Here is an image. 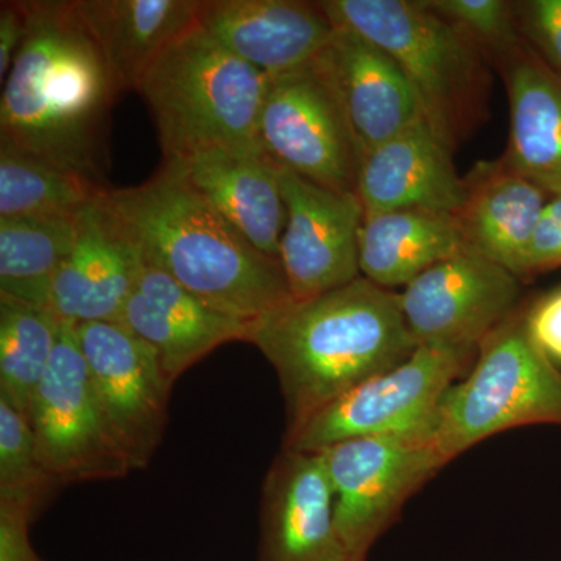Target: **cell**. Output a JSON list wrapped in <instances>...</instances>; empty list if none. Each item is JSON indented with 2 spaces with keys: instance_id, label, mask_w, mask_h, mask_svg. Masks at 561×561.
I'll use <instances>...</instances> for the list:
<instances>
[{
  "instance_id": "cell-1",
  "label": "cell",
  "mask_w": 561,
  "mask_h": 561,
  "mask_svg": "<svg viewBox=\"0 0 561 561\" xmlns=\"http://www.w3.org/2000/svg\"><path fill=\"white\" fill-rule=\"evenodd\" d=\"M28 32L0 101V146L102 183L106 119L119 84L76 2H25Z\"/></svg>"
},
{
  "instance_id": "cell-2",
  "label": "cell",
  "mask_w": 561,
  "mask_h": 561,
  "mask_svg": "<svg viewBox=\"0 0 561 561\" xmlns=\"http://www.w3.org/2000/svg\"><path fill=\"white\" fill-rule=\"evenodd\" d=\"M250 343L278 375L287 431L331 401L397 367L416 350L400 294L359 276L254 321Z\"/></svg>"
},
{
  "instance_id": "cell-3",
  "label": "cell",
  "mask_w": 561,
  "mask_h": 561,
  "mask_svg": "<svg viewBox=\"0 0 561 561\" xmlns=\"http://www.w3.org/2000/svg\"><path fill=\"white\" fill-rule=\"evenodd\" d=\"M102 198L144 262L217 311L254 323L294 300L280 261L256 249L171 165Z\"/></svg>"
},
{
  "instance_id": "cell-4",
  "label": "cell",
  "mask_w": 561,
  "mask_h": 561,
  "mask_svg": "<svg viewBox=\"0 0 561 561\" xmlns=\"http://www.w3.org/2000/svg\"><path fill=\"white\" fill-rule=\"evenodd\" d=\"M268 77L201 25L169 47L140 81L164 161L209 149H262L257 127Z\"/></svg>"
},
{
  "instance_id": "cell-5",
  "label": "cell",
  "mask_w": 561,
  "mask_h": 561,
  "mask_svg": "<svg viewBox=\"0 0 561 561\" xmlns=\"http://www.w3.org/2000/svg\"><path fill=\"white\" fill-rule=\"evenodd\" d=\"M335 28L371 41L398 62L424 116L453 150L482 121L485 57L426 0H324Z\"/></svg>"
},
{
  "instance_id": "cell-6",
  "label": "cell",
  "mask_w": 561,
  "mask_h": 561,
  "mask_svg": "<svg viewBox=\"0 0 561 561\" xmlns=\"http://www.w3.org/2000/svg\"><path fill=\"white\" fill-rule=\"evenodd\" d=\"M529 424L561 426V370L531 341L522 305L446 391L427 440L449 463L479 442Z\"/></svg>"
},
{
  "instance_id": "cell-7",
  "label": "cell",
  "mask_w": 561,
  "mask_h": 561,
  "mask_svg": "<svg viewBox=\"0 0 561 561\" xmlns=\"http://www.w3.org/2000/svg\"><path fill=\"white\" fill-rule=\"evenodd\" d=\"M476 354L420 345L397 367L373 376L286 432L283 449L320 453L368 437L427 438L438 404Z\"/></svg>"
},
{
  "instance_id": "cell-8",
  "label": "cell",
  "mask_w": 561,
  "mask_h": 561,
  "mask_svg": "<svg viewBox=\"0 0 561 561\" xmlns=\"http://www.w3.org/2000/svg\"><path fill=\"white\" fill-rule=\"evenodd\" d=\"M27 416L41 459L60 485L110 481L133 471L92 387L76 324H61L57 348Z\"/></svg>"
},
{
  "instance_id": "cell-9",
  "label": "cell",
  "mask_w": 561,
  "mask_h": 561,
  "mask_svg": "<svg viewBox=\"0 0 561 561\" xmlns=\"http://www.w3.org/2000/svg\"><path fill=\"white\" fill-rule=\"evenodd\" d=\"M257 140L279 168L327 190L357 194L360 149L313 61L268 77Z\"/></svg>"
},
{
  "instance_id": "cell-10",
  "label": "cell",
  "mask_w": 561,
  "mask_h": 561,
  "mask_svg": "<svg viewBox=\"0 0 561 561\" xmlns=\"http://www.w3.org/2000/svg\"><path fill=\"white\" fill-rule=\"evenodd\" d=\"M334 491L335 527L351 560L365 561L405 502L446 460L424 437H368L320 451Z\"/></svg>"
},
{
  "instance_id": "cell-11",
  "label": "cell",
  "mask_w": 561,
  "mask_h": 561,
  "mask_svg": "<svg viewBox=\"0 0 561 561\" xmlns=\"http://www.w3.org/2000/svg\"><path fill=\"white\" fill-rule=\"evenodd\" d=\"M400 297L416 345L478 353L522 306V279L463 245L421 273Z\"/></svg>"
},
{
  "instance_id": "cell-12",
  "label": "cell",
  "mask_w": 561,
  "mask_h": 561,
  "mask_svg": "<svg viewBox=\"0 0 561 561\" xmlns=\"http://www.w3.org/2000/svg\"><path fill=\"white\" fill-rule=\"evenodd\" d=\"M92 387L133 470H144L164 435L172 383L157 353L121 321L76 327Z\"/></svg>"
},
{
  "instance_id": "cell-13",
  "label": "cell",
  "mask_w": 561,
  "mask_h": 561,
  "mask_svg": "<svg viewBox=\"0 0 561 561\" xmlns=\"http://www.w3.org/2000/svg\"><path fill=\"white\" fill-rule=\"evenodd\" d=\"M279 181L287 208L279 261L291 298L306 300L359 278V195L327 190L283 168Z\"/></svg>"
},
{
  "instance_id": "cell-14",
  "label": "cell",
  "mask_w": 561,
  "mask_h": 561,
  "mask_svg": "<svg viewBox=\"0 0 561 561\" xmlns=\"http://www.w3.org/2000/svg\"><path fill=\"white\" fill-rule=\"evenodd\" d=\"M102 194L77 214L76 242L51 284L49 308L62 323L121 321L144 265Z\"/></svg>"
},
{
  "instance_id": "cell-15",
  "label": "cell",
  "mask_w": 561,
  "mask_h": 561,
  "mask_svg": "<svg viewBox=\"0 0 561 561\" xmlns=\"http://www.w3.org/2000/svg\"><path fill=\"white\" fill-rule=\"evenodd\" d=\"M260 561H353L321 453L283 449L262 485Z\"/></svg>"
},
{
  "instance_id": "cell-16",
  "label": "cell",
  "mask_w": 561,
  "mask_h": 561,
  "mask_svg": "<svg viewBox=\"0 0 561 561\" xmlns=\"http://www.w3.org/2000/svg\"><path fill=\"white\" fill-rule=\"evenodd\" d=\"M313 65L337 95L362 157L426 119L416 91L381 47L346 28H335Z\"/></svg>"
},
{
  "instance_id": "cell-17",
  "label": "cell",
  "mask_w": 561,
  "mask_h": 561,
  "mask_svg": "<svg viewBox=\"0 0 561 561\" xmlns=\"http://www.w3.org/2000/svg\"><path fill=\"white\" fill-rule=\"evenodd\" d=\"M121 323L157 353L172 386L210 351L230 342L250 343L253 330V323L217 311L147 262Z\"/></svg>"
},
{
  "instance_id": "cell-18",
  "label": "cell",
  "mask_w": 561,
  "mask_h": 561,
  "mask_svg": "<svg viewBox=\"0 0 561 561\" xmlns=\"http://www.w3.org/2000/svg\"><path fill=\"white\" fill-rule=\"evenodd\" d=\"M198 25L267 77L305 68L335 32L320 2L298 0H203Z\"/></svg>"
},
{
  "instance_id": "cell-19",
  "label": "cell",
  "mask_w": 561,
  "mask_h": 561,
  "mask_svg": "<svg viewBox=\"0 0 561 561\" xmlns=\"http://www.w3.org/2000/svg\"><path fill=\"white\" fill-rule=\"evenodd\" d=\"M454 150L427 119L416 121L400 135L362 157L359 195L364 216L397 209L454 214L463 205V176Z\"/></svg>"
},
{
  "instance_id": "cell-20",
  "label": "cell",
  "mask_w": 561,
  "mask_h": 561,
  "mask_svg": "<svg viewBox=\"0 0 561 561\" xmlns=\"http://www.w3.org/2000/svg\"><path fill=\"white\" fill-rule=\"evenodd\" d=\"M256 249L279 260L287 224L279 165L262 149H209L164 161Z\"/></svg>"
},
{
  "instance_id": "cell-21",
  "label": "cell",
  "mask_w": 561,
  "mask_h": 561,
  "mask_svg": "<svg viewBox=\"0 0 561 561\" xmlns=\"http://www.w3.org/2000/svg\"><path fill=\"white\" fill-rule=\"evenodd\" d=\"M463 205L454 214L465 245L524 278L535 231L552 195L504 161H483L465 176Z\"/></svg>"
},
{
  "instance_id": "cell-22",
  "label": "cell",
  "mask_w": 561,
  "mask_h": 561,
  "mask_svg": "<svg viewBox=\"0 0 561 561\" xmlns=\"http://www.w3.org/2000/svg\"><path fill=\"white\" fill-rule=\"evenodd\" d=\"M496 66L511 110L501 160L549 194L561 195V83L526 41Z\"/></svg>"
},
{
  "instance_id": "cell-23",
  "label": "cell",
  "mask_w": 561,
  "mask_h": 561,
  "mask_svg": "<svg viewBox=\"0 0 561 561\" xmlns=\"http://www.w3.org/2000/svg\"><path fill=\"white\" fill-rule=\"evenodd\" d=\"M121 91H138L153 62L198 25V0H76Z\"/></svg>"
},
{
  "instance_id": "cell-24",
  "label": "cell",
  "mask_w": 561,
  "mask_h": 561,
  "mask_svg": "<svg viewBox=\"0 0 561 561\" xmlns=\"http://www.w3.org/2000/svg\"><path fill=\"white\" fill-rule=\"evenodd\" d=\"M463 245L451 214L424 209L368 214L360 230V275L383 289L408 287Z\"/></svg>"
},
{
  "instance_id": "cell-25",
  "label": "cell",
  "mask_w": 561,
  "mask_h": 561,
  "mask_svg": "<svg viewBox=\"0 0 561 561\" xmlns=\"http://www.w3.org/2000/svg\"><path fill=\"white\" fill-rule=\"evenodd\" d=\"M76 234L77 216L0 217V297L49 308Z\"/></svg>"
},
{
  "instance_id": "cell-26",
  "label": "cell",
  "mask_w": 561,
  "mask_h": 561,
  "mask_svg": "<svg viewBox=\"0 0 561 561\" xmlns=\"http://www.w3.org/2000/svg\"><path fill=\"white\" fill-rule=\"evenodd\" d=\"M61 324L50 308L0 297V397L21 412L49 368Z\"/></svg>"
},
{
  "instance_id": "cell-27",
  "label": "cell",
  "mask_w": 561,
  "mask_h": 561,
  "mask_svg": "<svg viewBox=\"0 0 561 561\" xmlns=\"http://www.w3.org/2000/svg\"><path fill=\"white\" fill-rule=\"evenodd\" d=\"M108 187L0 146V217L77 216Z\"/></svg>"
},
{
  "instance_id": "cell-28",
  "label": "cell",
  "mask_w": 561,
  "mask_h": 561,
  "mask_svg": "<svg viewBox=\"0 0 561 561\" xmlns=\"http://www.w3.org/2000/svg\"><path fill=\"white\" fill-rule=\"evenodd\" d=\"M58 485L41 459L27 413L0 397V505L35 515Z\"/></svg>"
},
{
  "instance_id": "cell-29",
  "label": "cell",
  "mask_w": 561,
  "mask_h": 561,
  "mask_svg": "<svg viewBox=\"0 0 561 561\" xmlns=\"http://www.w3.org/2000/svg\"><path fill=\"white\" fill-rule=\"evenodd\" d=\"M432 11L440 14L460 32L485 60L497 65L523 43L516 21L515 2L505 0H426Z\"/></svg>"
},
{
  "instance_id": "cell-30",
  "label": "cell",
  "mask_w": 561,
  "mask_h": 561,
  "mask_svg": "<svg viewBox=\"0 0 561 561\" xmlns=\"http://www.w3.org/2000/svg\"><path fill=\"white\" fill-rule=\"evenodd\" d=\"M519 33L561 83V0L515 2Z\"/></svg>"
},
{
  "instance_id": "cell-31",
  "label": "cell",
  "mask_w": 561,
  "mask_h": 561,
  "mask_svg": "<svg viewBox=\"0 0 561 561\" xmlns=\"http://www.w3.org/2000/svg\"><path fill=\"white\" fill-rule=\"evenodd\" d=\"M524 321L535 345L561 370V286L524 306Z\"/></svg>"
},
{
  "instance_id": "cell-32",
  "label": "cell",
  "mask_w": 561,
  "mask_h": 561,
  "mask_svg": "<svg viewBox=\"0 0 561 561\" xmlns=\"http://www.w3.org/2000/svg\"><path fill=\"white\" fill-rule=\"evenodd\" d=\"M561 268V195H552L542 210L531 241L523 280Z\"/></svg>"
},
{
  "instance_id": "cell-33",
  "label": "cell",
  "mask_w": 561,
  "mask_h": 561,
  "mask_svg": "<svg viewBox=\"0 0 561 561\" xmlns=\"http://www.w3.org/2000/svg\"><path fill=\"white\" fill-rule=\"evenodd\" d=\"M31 512L0 505V561H44L32 548Z\"/></svg>"
},
{
  "instance_id": "cell-34",
  "label": "cell",
  "mask_w": 561,
  "mask_h": 561,
  "mask_svg": "<svg viewBox=\"0 0 561 561\" xmlns=\"http://www.w3.org/2000/svg\"><path fill=\"white\" fill-rule=\"evenodd\" d=\"M28 32L25 2L0 3V80H7Z\"/></svg>"
}]
</instances>
